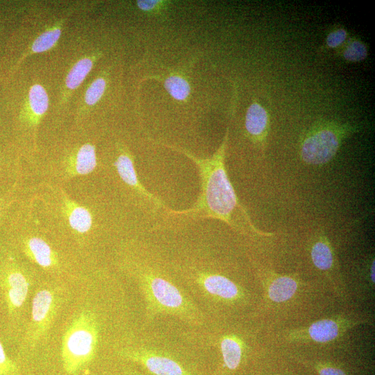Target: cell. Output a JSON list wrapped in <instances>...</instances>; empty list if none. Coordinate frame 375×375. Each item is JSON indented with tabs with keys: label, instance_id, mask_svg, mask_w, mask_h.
I'll return each instance as SVG.
<instances>
[{
	"label": "cell",
	"instance_id": "cell-1",
	"mask_svg": "<svg viewBox=\"0 0 375 375\" xmlns=\"http://www.w3.org/2000/svg\"><path fill=\"white\" fill-rule=\"evenodd\" d=\"M226 138L210 158L200 159L185 153L198 165L202 180V195L192 211L203 210L209 217L233 226L231 216L238 201L224 166Z\"/></svg>",
	"mask_w": 375,
	"mask_h": 375
},
{
	"label": "cell",
	"instance_id": "cell-2",
	"mask_svg": "<svg viewBox=\"0 0 375 375\" xmlns=\"http://www.w3.org/2000/svg\"><path fill=\"white\" fill-rule=\"evenodd\" d=\"M98 338L97 322L92 312L84 311L72 321L61 346L63 367L68 374H76L93 359Z\"/></svg>",
	"mask_w": 375,
	"mask_h": 375
},
{
	"label": "cell",
	"instance_id": "cell-3",
	"mask_svg": "<svg viewBox=\"0 0 375 375\" xmlns=\"http://www.w3.org/2000/svg\"><path fill=\"white\" fill-rule=\"evenodd\" d=\"M340 145L338 134L328 128L316 131L308 136L301 147L303 160L310 165H319L329 162Z\"/></svg>",
	"mask_w": 375,
	"mask_h": 375
},
{
	"label": "cell",
	"instance_id": "cell-4",
	"mask_svg": "<svg viewBox=\"0 0 375 375\" xmlns=\"http://www.w3.org/2000/svg\"><path fill=\"white\" fill-rule=\"evenodd\" d=\"M0 285L10 313L18 310L26 299L30 286L24 272L15 262H8L0 269Z\"/></svg>",
	"mask_w": 375,
	"mask_h": 375
},
{
	"label": "cell",
	"instance_id": "cell-5",
	"mask_svg": "<svg viewBox=\"0 0 375 375\" xmlns=\"http://www.w3.org/2000/svg\"><path fill=\"white\" fill-rule=\"evenodd\" d=\"M144 287L149 299L160 310L176 312L184 308L185 301L181 292L172 283L157 276L145 274Z\"/></svg>",
	"mask_w": 375,
	"mask_h": 375
},
{
	"label": "cell",
	"instance_id": "cell-6",
	"mask_svg": "<svg viewBox=\"0 0 375 375\" xmlns=\"http://www.w3.org/2000/svg\"><path fill=\"white\" fill-rule=\"evenodd\" d=\"M122 355L153 375H191L176 360L165 355L142 349H126Z\"/></svg>",
	"mask_w": 375,
	"mask_h": 375
},
{
	"label": "cell",
	"instance_id": "cell-7",
	"mask_svg": "<svg viewBox=\"0 0 375 375\" xmlns=\"http://www.w3.org/2000/svg\"><path fill=\"white\" fill-rule=\"evenodd\" d=\"M56 301L50 290H41L34 296L32 302L31 321L36 333L47 329L54 315Z\"/></svg>",
	"mask_w": 375,
	"mask_h": 375
},
{
	"label": "cell",
	"instance_id": "cell-8",
	"mask_svg": "<svg viewBox=\"0 0 375 375\" xmlns=\"http://www.w3.org/2000/svg\"><path fill=\"white\" fill-rule=\"evenodd\" d=\"M97 166L95 147L90 143L81 145L67 158L65 172L69 177L86 175Z\"/></svg>",
	"mask_w": 375,
	"mask_h": 375
},
{
	"label": "cell",
	"instance_id": "cell-9",
	"mask_svg": "<svg viewBox=\"0 0 375 375\" xmlns=\"http://www.w3.org/2000/svg\"><path fill=\"white\" fill-rule=\"evenodd\" d=\"M198 277L200 286L212 296L225 299H233L238 296L237 285L224 276L201 273Z\"/></svg>",
	"mask_w": 375,
	"mask_h": 375
},
{
	"label": "cell",
	"instance_id": "cell-10",
	"mask_svg": "<svg viewBox=\"0 0 375 375\" xmlns=\"http://www.w3.org/2000/svg\"><path fill=\"white\" fill-rule=\"evenodd\" d=\"M24 249L26 256L39 266L50 269L58 264L55 252L49 244L38 237H32L24 242Z\"/></svg>",
	"mask_w": 375,
	"mask_h": 375
},
{
	"label": "cell",
	"instance_id": "cell-11",
	"mask_svg": "<svg viewBox=\"0 0 375 375\" xmlns=\"http://www.w3.org/2000/svg\"><path fill=\"white\" fill-rule=\"evenodd\" d=\"M63 209L71 228L78 233L88 232L92 226V216L85 207L64 195Z\"/></svg>",
	"mask_w": 375,
	"mask_h": 375
},
{
	"label": "cell",
	"instance_id": "cell-12",
	"mask_svg": "<svg viewBox=\"0 0 375 375\" xmlns=\"http://www.w3.org/2000/svg\"><path fill=\"white\" fill-rule=\"evenodd\" d=\"M49 96L42 85H33L28 91L25 120L31 125L38 126L49 108Z\"/></svg>",
	"mask_w": 375,
	"mask_h": 375
},
{
	"label": "cell",
	"instance_id": "cell-13",
	"mask_svg": "<svg viewBox=\"0 0 375 375\" xmlns=\"http://www.w3.org/2000/svg\"><path fill=\"white\" fill-rule=\"evenodd\" d=\"M64 22L65 19H61L39 35L31 44V47L19 59L16 65L13 67V71L14 69H17L19 65L27 56L34 53H42L52 49L57 44L61 35Z\"/></svg>",
	"mask_w": 375,
	"mask_h": 375
},
{
	"label": "cell",
	"instance_id": "cell-14",
	"mask_svg": "<svg viewBox=\"0 0 375 375\" xmlns=\"http://www.w3.org/2000/svg\"><path fill=\"white\" fill-rule=\"evenodd\" d=\"M95 56H85L79 59L69 71L65 81L67 92L76 90L85 80L92 70Z\"/></svg>",
	"mask_w": 375,
	"mask_h": 375
},
{
	"label": "cell",
	"instance_id": "cell-15",
	"mask_svg": "<svg viewBox=\"0 0 375 375\" xmlns=\"http://www.w3.org/2000/svg\"><path fill=\"white\" fill-rule=\"evenodd\" d=\"M115 166L124 183L138 192L147 196H150L140 183L134 168L133 159L128 153L120 154L115 162Z\"/></svg>",
	"mask_w": 375,
	"mask_h": 375
},
{
	"label": "cell",
	"instance_id": "cell-16",
	"mask_svg": "<svg viewBox=\"0 0 375 375\" xmlns=\"http://www.w3.org/2000/svg\"><path fill=\"white\" fill-rule=\"evenodd\" d=\"M267 124V115L265 109L256 103L248 108L245 118V127L247 132L253 137L261 136Z\"/></svg>",
	"mask_w": 375,
	"mask_h": 375
},
{
	"label": "cell",
	"instance_id": "cell-17",
	"mask_svg": "<svg viewBox=\"0 0 375 375\" xmlns=\"http://www.w3.org/2000/svg\"><path fill=\"white\" fill-rule=\"evenodd\" d=\"M340 331V325L335 320L328 319L313 323L308 330L310 338L319 342H326L335 339Z\"/></svg>",
	"mask_w": 375,
	"mask_h": 375
},
{
	"label": "cell",
	"instance_id": "cell-18",
	"mask_svg": "<svg viewBox=\"0 0 375 375\" xmlns=\"http://www.w3.org/2000/svg\"><path fill=\"white\" fill-rule=\"evenodd\" d=\"M297 283L289 276H280L275 278L269 285V298L276 302H282L290 299L296 292Z\"/></svg>",
	"mask_w": 375,
	"mask_h": 375
},
{
	"label": "cell",
	"instance_id": "cell-19",
	"mask_svg": "<svg viewBox=\"0 0 375 375\" xmlns=\"http://www.w3.org/2000/svg\"><path fill=\"white\" fill-rule=\"evenodd\" d=\"M221 352L224 365L229 369H236L240 363L242 347L234 338L226 336L220 342Z\"/></svg>",
	"mask_w": 375,
	"mask_h": 375
},
{
	"label": "cell",
	"instance_id": "cell-20",
	"mask_svg": "<svg viewBox=\"0 0 375 375\" xmlns=\"http://www.w3.org/2000/svg\"><path fill=\"white\" fill-rule=\"evenodd\" d=\"M311 258L315 267L321 270H327L331 267L333 262V252L326 240L320 239L313 244Z\"/></svg>",
	"mask_w": 375,
	"mask_h": 375
},
{
	"label": "cell",
	"instance_id": "cell-21",
	"mask_svg": "<svg viewBox=\"0 0 375 375\" xmlns=\"http://www.w3.org/2000/svg\"><path fill=\"white\" fill-rule=\"evenodd\" d=\"M163 85L169 95L177 101H185L190 94L188 81L180 75H171L165 78Z\"/></svg>",
	"mask_w": 375,
	"mask_h": 375
},
{
	"label": "cell",
	"instance_id": "cell-22",
	"mask_svg": "<svg viewBox=\"0 0 375 375\" xmlns=\"http://www.w3.org/2000/svg\"><path fill=\"white\" fill-rule=\"evenodd\" d=\"M106 88V80L102 77L95 78L89 85L84 95V103L87 107L95 105L103 95Z\"/></svg>",
	"mask_w": 375,
	"mask_h": 375
},
{
	"label": "cell",
	"instance_id": "cell-23",
	"mask_svg": "<svg viewBox=\"0 0 375 375\" xmlns=\"http://www.w3.org/2000/svg\"><path fill=\"white\" fill-rule=\"evenodd\" d=\"M367 53L366 47L362 42L354 41L345 49L344 57L347 60L357 62L365 58Z\"/></svg>",
	"mask_w": 375,
	"mask_h": 375
},
{
	"label": "cell",
	"instance_id": "cell-24",
	"mask_svg": "<svg viewBox=\"0 0 375 375\" xmlns=\"http://www.w3.org/2000/svg\"><path fill=\"white\" fill-rule=\"evenodd\" d=\"M15 372V365L6 356L0 341V375H14Z\"/></svg>",
	"mask_w": 375,
	"mask_h": 375
},
{
	"label": "cell",
	"instance_id": "cell-25",
	"mask_svg": "<svg viewBox=\"0 0 375 375\" xmlns=\"http://www.w3.org/2000/svg\"><path fill=\"white\" fill-rule=\"evenodd\" d=\"M136 5L138 8L147 12H153L163 7L165 3L163 1L156 0H142L137 1Z\"/></svg>",
	"mask_w": 375,
	"mask_h": 375
},
{
	"label": "cell",
	"instance_id": "cell-26",
	"mask_svg": "<svg viewBox=\"0 0 375 375\" xmlns=\"http://www.w3.org/2000/svg\"><path fill=\"white\" fill-rule=\"evenodd\" d=\"M347 33L344 29H339L331 33L326 39L327 44L331 47H336L345 40Z\"/></svg>",
	"mask_w": 375,
	"mask_h": 375
},
{
	"label": "cell",
	"instance_id": "cell-27",
	"mask_svg": "<svg viewBox=\"0 0 375 375\" xmlns=\"http://www.w3.org/2000/svg\"><path fill=\"white\" fill-rule=\"evenodd\" d=\"M319 373V375H346L342 370L334 367L322 368Z\"/></svg>",
	"mask_w": 375,
	"mask_h": 375
},
{
	"label": "cell",
	"instance_id": "cell-28",
	"mask_svg": "<svg viewBox=\"0 0 375 375\" xmlns=\"http://www.w3.org/2000/svg\"><path fill=\"white\" fill-rule=\"evenodd\" d=\"M370 276H371L372 281L373 283H374V260H373V262L372 263V265H371Z\"/></svg>",
	"mask_w": 375,
	"mask_h": 375
}]
</instances>
